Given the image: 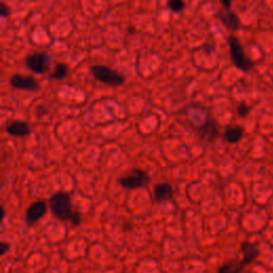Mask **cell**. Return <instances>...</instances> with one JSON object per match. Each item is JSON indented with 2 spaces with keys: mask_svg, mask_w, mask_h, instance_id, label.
I'll list each match as a JSON object with an SVG mask.
<instances>
[{
  "mask_svg": "<svg viewBox=\"0 0 273 273\" xmlns=\"http://www.w3.org/2000/svg\"><path fill=\"white\" fill-rule=\"evenodd\" d=\"M229 57L235 67L243 73H249L254 67V63L244 52V48L237 37L230 34L227 37Z\"/></svg>",
  "mask_w": 273,
  "mask_h": 273,
  "instance_id": "cell-1",
  "label": "cell"
},
{
  "mask_svg": "<svg viewBox=\"0 0 273 273\" xmlns=\"http://www.w3.org/2000/svg\"><path fill=\"white\" fill-rule=\"evenodd\" d=\"M50 206L54 216L61 221H69L75 213L71 197L68 193L63 191L52 195L50 199Z\"/></svg>",
  "mask_w": 273,
  "mask_h": 273,
  "instance_id": "cell-2",
  "label": "cell"
},
{
  "mask_svg": "<svg viewBox=\"0 0 273 273\" xmlns=\"http://www.w3.org/2000/svg\"><path fill=\"white\" fill-rule=\"evenodd\" d=\"M90 72L96 80L101 81L104 85H107L113 88L121 87L124 85L126 78L121 73L115 69L104 64H95L90 67Z\"/></svg>",
  "mask_w": 273,
  "mask_h": 273,
  "instance_id": "cell-3",
  "label": "cell"
},
{
  "mask_svg": "<svg viewBox=\"0 0 273 273\" xmlns=\"http://www.w3.org/2000/svg\"><path fill=\"white\" fill-rule=\"evenodd\" d=\"M151 177L150 175L140 170V169H134L128 175L126 176L120 177L117 179V184L124 190H135V189H140L145 187L148 184H150Z\"/></svg>",
  "mask_w": 273,
  "mask_h": 273,
  "instance_id": "cell-4",
  "label": "cell"
},
{
  "mask_svg": "<svg viewBox=\"0 0 273 273\" xmlns=\"http://www.w3.org/2000/svg\"><path fill=\"white\" fill-rule=\"evenodd\" d=\"M52 62L51 55L46 53H33L25 58V65L36 74H44L48 71Z\"/></svg>",
  "mask_w": 273,
  "mask_h": 273,
  "instance_id": "cell-5",
  "label": "cell"
},
{
  "mask_svg": "<svg viewBox=\"0 0 273 273\" xmlns=\"http://www.w3.org/2000/svg\"><path fill=\"white\" fill-rule=\"evenodd\" d=\"M10 85L12 88L16 90L30 91V92H37L41 89L39 81L32 76L22 75V74H13L10 77Z\"/></svg>",
  "mask_w": 273,
  "mask_h": 273,
  "instance_id": "cell-6",
  "label": "cell"
},
{
  "mask_svg": "<svg viewBox=\"0 0 273 273\" xmlns=\"http://www.w3.org/2000/svg\"><path fill=\"white\" fill-rule=\"evenodd\" d=\"M197 130L202 141L207 143L213 142L214 140L218 138L220 135L218 123L216 122L215 118L212 117H207L205 123L200 126V127H198Z\"/></svg>",
  "mask_w": 273,
  "mask_h": 273,
  "instance_id": "cell-7",
  "label": "cell"
},
{
  "mask_svg": "<svg viewBox=\"0 0 273 273\" xmlns=\"http://www.w3.org/2000/svg\"><path fill=\"white\" fill-rule=\"evenodd\" d=\"M47 213V204L45 201H37L32 203L27 209L25 220L28 225H33L37 222H39Z\"/></svg>",
  "mask_w": 273,
  "mask_h": 273,
  "instance_id": "cell-8",
  "label": "cell"
},
{
  "mask_svg": "<svg viewBox=\"0 0 273 273\" xmlns=\"http://www.w3.org/2000/svg\"><path fill=\"white\" fill-rule=\"evenodd\" d=\"M218 18L220 19V22L223 24V26L225 27L227 30L232 32L239 31L242 28V24L239 16L232 10L224 9V11H221L218 14Z\"/></svg>",
  "mask_w": 273,
  "mask_h": 273,
  "instance_id": "cell-9",
  "label": "cell"
},
{
  "mask_svg": "<svg viewBox=\"0 0 273 273\" xmlns=\"http://www.w3.org/2000/svg\"><path fill=\"white\" fill-rule=\"evenodd\" d=\"M174 194V187L170 183H158L154 186V198L157 202L171 200Z\"/></svg>",
  "mask_w": 273,
  "mask_h": 273,
  "instance_id": "cell-10",
  "label": "cell"
},
{
  "mask_svg": "<svg viewBox=\"0 0 273 273\" xmlns=\"http://www.w3.org/2000/svg\"><path fill=\"white\" fill-rule=\"evenodd\" d=\"M5 131L13 137H27L31 134V128L26 122L13 121L6 125Z\"/></svg>",
  "mask_w": 273,
  "mask_h": 273,
  "instance_id": "cell-11",
  "label": "cell"
},
{
  "mask_svg": "<svg viewBox=\"0 0 273 273\" xmlns=\"http://www.w3.org/2000/svg\"><path fill=\"white\" fill-rule=\"evenodd\" d=\"M240 250H241L242 255H243L242 263L244 264V266L250 265L258 256V254H260V251H258L255 244L250 243V242L242 243L240 247Z\"/></svg>",
  "mask_w": 273,
  "mask_h": 273,
  "instance_id": "cell-12",
  "label": "cell"
},
{
  "mask_svg": "<svg viewBox=\"0 0 273 273\" xmlns=\"http://www.w3.org/2000/svg\"><path fill=\"white\" fill-rule=\"evenodd\" d=\"M68 73H69V68L65 63L58 62L55 63L53 71L51 72L50 78L53 80H63L64 78H66Z\"/></svg>",
  "mask_w": 273,
  "mask_h": 273,
  "instance_id": "cell-13",
  "label": "cell"
},
{
  "mask_svg": "<svg viewBox=\"0 0 273 273\" xmlns=\"http://www.w3.org/2000/svg\"><path fill=\"white\" fill-rule=\"evenodd\" d=\"M242 136H243L242 129L240 127H237V126L227 128L223 134L224 140L230 144H234V143H237L238 141H240Z\"/></svg>",
  "mask_w": 273,
  "mask_h": 273,
  "instance_id": "cell-14",
  "label": "cell"
},
{
  "mask_svg": "<svg viewBox=\"0 0 273 273\" xmlns=\"http://www.w3.org/2000/svg\"><path fill=\"white\" fill-rule=\"evenodd\" d=\"M244 267H246V266H244L242 261L229 262L225 265L221 266L218 270V273H240Z\"/></svg>",
  "mask_w": 273,
  "mask_h": 273,
  "instance_id": "cell-15",
  "label": "cell"
},
{
  "mask_svg": "<svg viewBox=\"0 0 273 273\" xmlns=\"http://www.w3.org/2000/svg\"><path fill=\"white\" fill-rule=\"evenodd\" d=\"M167 9L171 10L174 13H179L181 11H184L186 3L184 0H167L166 2Z\"/></svg>",
  "mask_w": 273,
  "mask_h": 273,
  "instance_id": "cell-16",
  "label": "cell"
},
{
  "mask_svg": "<svg viewBox=\"0 0 273 273\" xmlns=\"http://www.w3.org/2000/svg\"><path fill=\"white\" fill-rule=\"evenodd\" d=\"M250 107L248 106V105L246 103H241L238 105V107H237V114L241 116V117H246L249 115L250 113Z\"/></svg>",
  "mask_w": 273,
  "mask_h": 273,
  "instance_id": "cell-17",
  "label": "cell"
},
{
  "mask_svg": "<svg viewBox=\"0 0 273 273\" xmlns=\"http://www.w3.org/2000/svg\"><path fill=\"white\" fill-rule=\"evenodd\" d=\"M12 13V10L10 6L4 3V2H1L0 3V16L1 17H9L11 15Z\"/></svg>",
  "mask_w": 273,
  "mask_h": 273,
  "instance_id": "cell-18",
  "label": "cell"
},
{
  "mask_svg": "<svg viewBox=\"0 0 273 273\" xmlns=\"http://www.w3.org/2000/svg\"><path fill=\"white\" fill-rule=\"evenodd\" d=\"M9 250H10V244L9 243H6L4 241H2L1 243H0V254H1V256H3Z\"/></svg>",
  "mask_w": 273,
  "mask_h": 273,
  "instance_id": "cell-19",
  "label": "cell"
},
{
  "mask_svg": "<svg viewBox=\"0 0 273 273\" xmlns=\"http://www.w3.org/2000/svg\"><path fill=\"white\" fill-rule=\"evenodd\" d=\"M221 4L223 5L224 9L226 10H230V8H232V3H233V0H220Z\"/></svg>",
  "mask_w": 273,
  "mask_h": 273,
  "instance_id": "cell-20",
  "label": "cell"
}]
</instances>
